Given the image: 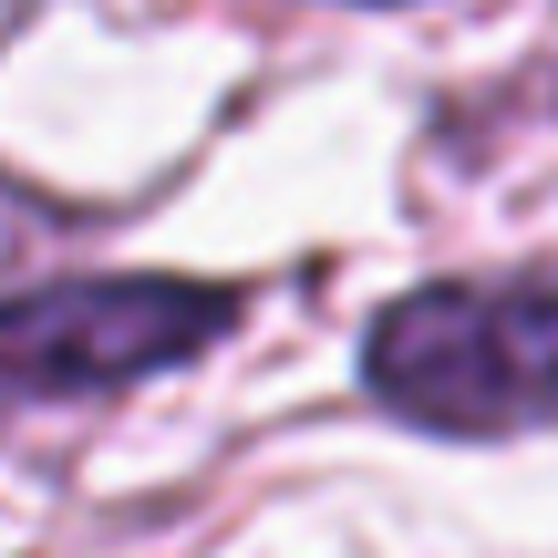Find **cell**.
<instances>
[{"instance_id": "obj_1", "label": "cell", "mask_w": 558, "mask_h": 558, "mask_svg": "<svg viewBox=\"0 0 558 558\" xmlns=\"http://www.w3.org/2000/svg\"><path fill=\"white\" fill-rule=\"evenodd\" d=\"M352 383L424 445L558 435V259L445 269L393 290L352 341Z\"/></svg>"}, {"instance_id": "obj_2", "label": "cell", "mask_w": 558, "mask_h": 558, "mask_svg": "<svg viewBox=\"0 0 558 558\" xmlns=\"http://www.w3.org/2000/svg\"><path fill=\"white\" fill-rule=\"evenodd\" d=\"M259 290L186 269H73L21 279L0 311V383L11 414H62V403H124L166 373H197L218 341L248 331Z\"/></svg>"}, {"instance_id": "obj_3", "label": "cell", "mask_w": 558, "mask_h": 558, "mask_svg": "<svg viewBox=\"0 0 558 558\" xmlns=\"http://www.w3.org/2000/svg\"><path fill=\"white\" fill-rule=\"evenodd\" d=\"M320 11H424V0H320Z\"/></svg>"}]
</instances>
